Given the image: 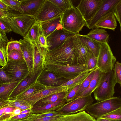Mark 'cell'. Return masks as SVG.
Masks as SVG:
<instances>
[{
  "label": "cell",
  "mask_w": 121,
  "mask_h": 121,
  "mask_svg": "<svg viewBox=\"0 0 121 121\" xmlns=\"http://www.w3.org/2000/svg\"><path fill=\"white\" fill-rule=\"evenodd\" d=\"M73 37L69 38L57 48L49 50L44 63H53L67 65L77 64L73 45Z\"/></svg>",
  "instance_id": "obj_1"
},
{
  "label": "cell",
  "mask_w": 121,
  "mask_h": 121,
  "mask_svg": "<svg viewBox=\"0 0 121 121\" xmlns=\"http://www.w3.org/2000/svg\"><path fill=\"white\" fill-rule=\"evenodd\" d=\"M9 25L12 31L24 37L35 22L34 17L9 11L0 18Z\"/></svg>",
  "instance_id": "obj_2"
},
{
  "label": "cell",
  "mask_w": 121,
  "mask_h": 121,
  "mask_svg": "<svg viewBox=\"0 0 121 121\" xmlns=\"http://www.w3.org/2000/svg\"><path fill=\"white\" fill-rule=\"evenodd\" d=\"M61 23L66 30L75 34H78L87 22L82 15L74 6L63 12L61 15Z\"/></svg>",
  "instance_id": "obj_3"
},
{
  "label": "cell",
  "mask_w": 121,
  "mask_h": 121,
  "mask_svg": "<svg viewBox=\"0 0 121 121\" xmlns=\"http://www.w3.org/2000/svg\"><path fill=\"white\" fill-rule=\"evenodd\" d=\"M116 83L113 69L108 72H102L99 84L93 92L95 99L99 102L113 97Z\"/></svg>",
  "instance_id": "obj_4"
},
{
  "label": "cell",
  "mask_w": 121,
  "mask_h": 121,
  "mask_svg": "<svg viewBox=\"0 0 121 121\" xmlns=\"http://www.w3.org/2000/svg\"><path fill=\"white\" fill-rule=\"evenodd\" d=\"M120 108H121V98L116 97L92 104L86 110L92 117L97 119Z\"/></svg>",
  "instance_id": "obj_5"
},
{
  "label": "cell",
  "mask_w": 121,
  "mask_h": 121,
  "mask_svg": "<svg viewBox=\"0 0 121 121\" xmlns=\"http://www.w3.org/2000/svg\"><path fill=\"white\" fill-rule=\"evenodd\" d=\"M44 68L68 81L86 70L85 65L78 64L67 65L53 63H44Z\"/></svg>",
  "instance_id": "obj_6"
},
{
  "label": "cell",
  "mask_w": 121,
  "mask_h": 121,
  "mask_svg": "<svg viewBox=\"0 0 121 121\" xmlns=\"http://www.w3.org/2000/svg\"><path fill=\"white\" fill-rule=\"evenodd\" d=\"M116 61L108 43H101L97 57V67L102 72H110L113 69Z\"/></svg>",
  "instance_id": "obj_7"
},
{
  "label": "cell",
  "mask_w": 121,
  "mask_h": 121,
  "mask_svg": "<svg viewBox=\"0 0 121 121\" xmlns=\"http://www.w3.org/2000/svg\"><path fill=\"white\" fill-rule=\"evenodd\" d=\"M2 67L6 74L15 81H20L30 72L24 60L16 61L8 59L6 64Z\"/></svg>",
  "instance_id": "obj_8"
},
{
  "label": "cell",
  "mask_w": 121,
  "mask_h": 121,
  "mask_svg": "<svg viewBox=\"0 0 121 121\" xmlns=\"http://www.w3.org/2000/svg\"><path fill=\"white\" fill-rule=\"evenodd\" d=\"M94 101L90 95L67 102L56 111L63 115L75 113L86 110Z\"/></svg>",
  "instance_id": "obj_9"
},
{
  "label": "cell",
  "mask_w": 121,
  "mask_h": 121,
  "mask_svg": "<svg viewBox=\"0 0 121 121\" xmlns=\"http://www.w3.org/2000/svg\"><path fill=\"white\" fill-rule=\"evenodd\" d=\"M63 13L49 0H45L34 17L39 22L41 23L61 15Z\"/></svg>",
  "instance_id": "obj_10"
},
{
  "label": "cell",
  "mask_w": 121,
  "mask_h": 121,
  "mask_svg": "<svg viewBox=\"0 0 121 121\" xmlns=\"http://www.w3.org/2000/svg\"><path fill=\"white\" fill-rule=\"evenodd\" d=\"M44 69V68L40 67L36 71L29 72L25 78L19 82L10 95L9 100L13 99L36 82Z\"/></svg>",
  "instance_id": "obj_11"
},
{
  "label": "cell",
  "mask_w": 121,
  "mask_h": 121,
  "mask_svg": "<svg viewBox=\"0 0 121 121\" xmlns=\"http://www.w3.org/2000/svg\"><path fill=\"white\" fill-rule=\"evenodd\" d=\"M76 34L66 30L63 27L56 29L47 38L49 50L57 48L67 39L74 36Z\"/></svg>",
  "instance_id": "obj_12"
},
{
  "label": "cell",
  "mask_w": 121,
  "mask_h": 121,
  "mask_svg": "<svg viewBox=\"0 0 121 121\" xmlns=\"http://www.w3.org/2000/svg\"><path fill=\"white\" fill-rule=\"evenodd\" d=\"M103 0H82L76 8L87 22L93 17Z\"/></svg>",
  "instance_id": "obj_13"
},
{
  "label": "cell",
  "mask_w": 121,
  "mask_h": 121,
  "mask_svg": "<svg viewBox=\"0 0 121 121\" xmlns=\"http://www.w3.org/2000/svg\"><path fill=\"white\" fill-rule=\"evenodd\" d=\"M68 86H46L44 88L35 94L22 100L26 101L32 106L40 100L51 95L69 90Z\"/></svg>",
  "instance_id": "obj_14"
},
{
  "label": "cell",
  "mask_w": 121,
  "mask_h": 121,
  "mask_svg": "<svg viewBox=\"0 0 121 121\" xmlns=\"http://www.w3.org/2000/svg\"><path fill=\"white\" fill-rule=\"evenodd\" d=\"M119 0H103L95 14L89 21L87 22L86 27L92 29L96 23L108 13L112 10Z\"/></svg>",
  "instance_id": "obj_15"
},
{
  "label": "cell",
  "mask_w": 121,
  "mask_h": 121,
  "mask_svg": "<svg viewBox=\"0 0 121 121\" xmlns=\"http://www.w3.org/2000/svg\"><path fill=\"white\" fill-rule=\"evenodd\" d=\"M37 81L46 86H61L68 81L45 69L39 77Z\"/></svg>",
  "instance_id": "obj_16"
},
{
  "label": "cell",
  "mask_w": 121,
  "mask_h": 121,
  "mask_svg": "<svg viewBox=\"0 0 121 121\" xmlns=\"http://www.w3.org/2000/svg\"><path fill=\"white\" fill-rule=\"evenodd\" d=\"M73 43L78 64L86 66L89 49L79 39L77 34L73 37Z\"/></svg>",
  "instance_id": "obj_17"
},
{
  "label": "cell",
  "mask_w": 121,
  "mask_h": 121,
  "mask_svg": "<svg viewBox=\"0 0 121 121\" xmlns=\"http://www.w3.org/2000/svg\"><path fill=\"white\" fill-rule=\"evenodd\" d=\"M33 46L34 71L39 67L44 68V64L47 53L49 50L48 47H42L39 45Z\"/></svg>",
  "instance_id": "obj_18"
},
{
  "label": "cell",
  "mask_w": 121,
  "mask_h": 121,
  "mask_svg": "<svg viewBox=\"0 0 121 121\" xmlns=\"http://www.w3.org/2000/svg\"><path fill=\"white\" fill-rule=\"evenodd\" d=\"M21 47L23 56L30 72L34 71V64L33 46L24 39H20Z\"/></svg>",
  "instance_id": "obj_19"
},
{
  "label": "cell",
  "mask_w": 121,
  "mask_h": 121,
  "mask_svg": "<svg viewBox=\"0 0 121 121\" xmlns=\"http://www.w3.org/2000/svg\"><path fill=\"white\" fill-rule=\"evenodd\" d=\"M21 7L23 14L34 17L37 14L45 0H22Z\"/></svg>",
  "instance_id": "obj_20"
},
{
  "label": "cell",
  "mask_w": 121,
  "mask_h": 121,
  "mask_svg": "<svg viewBox=\"0 0 121 121\" xmlns=\"http://www.w3.org/2000/svg\"><path fill=\"white\" fill-rule=\"evenodd\" d=\"M117 25V19L112 9L101 18L95 24L92 29L101 28L114 31Z\"/></svg>",
  "instance_id": "obj_21"
},
{
  "label": "cell",
  "mask_w": 121,
  "mask_h": 121,
  "mask_svg": "<svg viewBox=\"0 0 121 121\" xmlns=\"http://www.w3.org/2000/svg\"><path fill=\"white\" fill-rule=\"evenodd\" d=\"M40 23L47 39V37L55 30L63 27L61 23V15Z\"/></svg>",
  "instance_id": "obj_22"
},
{
  "label": "cell",
  "mask_w": 121,
  "mask_h": 121,
  "mask_svg": "<svg viewBox=\"0 0 121 121\" xmlns=\"http://www.w3.org/2000/svg\"><path fill=\"white\" fill-rule=\"evenodd\" d=\"M40 25V22L36 20L27 33L23 37V39L34 46H36L38 45Z\"/></svg>",
  "instance_id": "obj_23"
},
{
  "label": "cell",
  "mask_w": 121,
  "mask_h": 121,
  "mask_svg": "<svg viewBox=\"0 0 121 121\" xmlns=\"http://www.w3.org/2000/svg\"><path fill=\"white\" fill-rule=\"evenodd\" d=\"M66 102L65 98L62 99L56 102L48 104L43 107L38 108L32 107L31 109V113L38 114L56 111L64 105Z\"/></svg>",
  "instance_id": "obj_24"
},
{
  "label": "cell",
  "mask_w": 121,
  "mask_h": 121,
  "mask_svg": "<svg viewBox=\"0 0 121 121\" xmlns=\"http://www.w3.org/2000/svg\"><path fill=\"white\" fill-rule=\"evenodd\" d=\"M95 118L85 111L72 114L63 115L57 121H95Z\"/></svg>",
  "instance_id": "obj_25"
},
{
  "label": "cell",
  "mask_w": 121,
  "mask_h": 121,
  "mask_svg": "<svg viewBox=\"0 0 121 121\" xmlns=\"http://www.w3.org/2000/svg\"><path fill=\"white\" fill-rule=\"evenodd\" d=\"M85 35L101 43H108L109 39V34L104 29L101 28L92 29Z\"/></svg>",
  "instance_id": "obj_26"
},
{
  "label": "cell",
  "mask_w": 121,
  "mask_h": 121,
  "mask_svg": "<svg viewBox=\"0 0 121 121\" xmlns=\"http://www.w3.org/2000/svg\"><path fill=\"white\" fill-rule=\"evenodd\" d=\"M66 91L56 93L50 95L39 101L32 107L38 108L56 102L59 99L65 98L67 94Z\"/></svg>",
  "instance_id": "obj_27"
},
{
  "label": "cell",
  "mask_w": 121,
  "mask_h": 121,
  "mask_svg": "<svg viewBox=\"0 0 121 121\" xmlns=\"http://www.w3.org/2000/svg\"><path fill=\"white\" fill-rule=\"evenodd\" d=\"M102 73V72L97 68L95 69L94 75L89 86L77 98L91 95L97 87L99 84Z\"/></svg>",
  "instance_id": "obj_28"
},
{
  "label": "cell",
  "mask_w": 121,
  "mask_h": 121,
  "mask_svg": "<svg viewBox=\"0 0 121 121\" xmlns=\"http://www.w3.org/2000/svg\"><path fill=\"white\" fill-rule=\"evenodd\" d=\"M46 87V86L37 81L23 92L12 99L15 100H22L37 93Z\"/></svg>",
  "instance_id": "obj_29"
},
{
  "label": "cell",
  "mask_w": 121,
  "mask_h": 121,
  "mask_svg": "<svg viewBox=\"0 0 121 121\" xmlns=\"http://www.w3.org/2000/svg\"><path fill=\"white\" fill-rule=\"evenodd\" d=\"M79 39L88 47L95 56L98 57L101 43L86 36L77 34Z\"/></svg>",
  "instance_id": "obj_30"
},
{
  "label": "cell",
  "mask_w": 121,
  "mask_h": 121,
  "mask_svg": "<svg viewBox=\"0 0 121 121\" xmlns=\"http://www.w3.org/2000/svg\"><path fill=\"white\" fill-rule=\"evenodd\" d=\"M20 81L0 84V99L8 100L10 95Z\"/></svg>",
  "instance_id": "obj_31"
},
{
  "label": "cell",
  "mask_w": 121,
  "mask_h": 121,
  "mask_svg": "<svg viewBox=\"0 0 121 121\" xmlns=\"http://www.w3.org/2000/svg\"><path fill=\"white\" fill-rule=\"evenodd\" d=\"M92 70H85L74 78L69 80L63 84L61 86H68L69 88L68 92L74 87L81 85Z\"/></svg>",
  "instance_id": "obj_32"
},
{
  "label": "cell",
  "mask_w": 121,
  "mask_h": 121,
  "mask_svg": "<svg viewBox=\"0 0 121 121\" xmlns=\"http://www.w3.org/2000/svg\"><path fill=\"white\" fill-rule=\"evenodd\" d=\"M0 0L7 6L8 11L22 14L24 13L23 10L21 7V0Z\"/></svg>",
  "instance_id": "obj_33"
},
{
  "label": "cell",
  "mask_w": 121,
  "mask_h": 121,
  "mask_svg": "<svg viewBox=\"0 0 121 121\" xmlns=\"http://www.w3.org/2000/svg\"><path fill=\"white\" fill-rule=\"evenodd\" d=\"M95 69L90 72L89 74L81 84L76 95L72 101L77 99L88 87L94 75Z\"/></svg>",
  "instance_id": "obj_34"
},
{
  "label": "cell",
  "mask_w": 121,
  "mask_h": 121,
  "mask_svg": "<svg viewBox=\"0 0 121 121\" xmlns=\"http://www.w3.org/2000/svg\"><path fill=\"white\" fill-rule=\"evenodd\" d=\"M63 13L73 6L70 0H49Z\"/></svg>",
  "instance_id": "obj_35"
},
{
  "label": "cell",
  "mask_w": 121,
  "mask_h": 121,
  "mask_svg": "<svg viewBox=\"0 0 121 121\" xmlns=\"http://www.w3.org/2000/svg\"><path fill=\"white\" fill-rule=\"evenodd\" d=\"M97 58L89 49L86 65V70H92L97 68Z\"/></svg>",
  "instance_id": "obj_36"
},
{
  "label": "cell",
  "mask_w": 121,
  "mask_h": 121,
  "mask_svg": "<svg viewBox=\"0 0 121 121\" xmlns=\"http://www.w3.org/2000/svg\"><path fill=\"white\" fill-rule=\"evenodd\" d=\"M63 115L61 114L56 111H51L41 114L31 113L27 118L28 120L34 119L45 117L61 116Z\"/></svg>",
  "instance_id": "obj_37"
},
{
  "label": "cell",
  "mask_w": 121,
  "mask_h": 121,
  "mask_svg": "<svg viewBox=\"0 0 121 121\" xmlns=\"http://www.w3.org/2000/svg\"><path fill=\"white\" fill-rule=\"evenodd\" d=\"M6 48L7 54L12 51L15 50L23 55L21 47V43L19 41L16 40L9 42Z\"/></svg>",
  "instance_id": "obj_38"
},
{
  "label": "cell",
  "mask_w": 121,
  "mask_h": 121,
  "mask_svg": "<svg viewBox=\"0 0 121 121\" xmlns=\"http://www.w3.org/2000/svg\"><path fill=\"white\" fill-rule=\"evenodd\" d=\"M100 118L121 121V108L114 110Z\"/></svg>",
  "instance_id": "obj_39"
},
{
  "label": "cell",
  "mask_w": 121,
  "mask_h": 121,
  "mask_svg": "<svg viewBox=\"0 0 121 121\" xmlns=\"http://www.w3.org/2000/svg\"><path fill=\"white\" fill-rule=\"evenodd\" d=\"M114 15L119 23L121 32V0L115 5L112 9Z\"/></svg>",
  "instance_id": "obj_40"
},
{
  "label": "cell",
  "mask_w": 121,
  "mask_h": 121,
  "mask_svg": "<svg viewBox=\"0 0 121 121\" xmlns=\"http://www.w3.org/2000/svg\"><path fill=\"white\" fill-rule=\"evenodd\" d=\"M113 70L116 82L119 84L121 86V63L116 62Z\"/></svg>",
  "instance_id": "obj_41"
},
{
  "label": "cell",
  "mask_w": 121,
  "mask_h": 121,
  "mask_svg": "<svg viewBox=\"0 0 121 121\" xmlns=\"http://www.w3.org/2000/svg\"><path fill=\"white\" fill-rule=\"evenodd\" d=\"M7 55V59L16 61L24 60L23 55L18 51L15 50L12 51Z\"/></svg>",
  "instance_id": "obj_42"
},
{
  "label": "cell",
  "mask_w": 121,
  "mask_h": 121,
  "mask_svg": "<svg viewBox=\"0 0 121 121\" xmlns=\"http://www.w3.org/2000/svg\"><path fill=\"white\" fill-rule=\"evenodd\" d=\"M38 44V45L41 46L48 47L47 42V39L45 36L44 32L40 23L39 33Z\"/></svg>",
  "instance_id": "obj_43"
},
{
  "label": "cell",
  "mask_w": 121,
  "mask_h": 121,
  "mask_svg": "<svg viewBox=\"0 0 121 121\" xmlns=\"http://www.w3.org/2000/svg\"><path fill=\"white\" fill-rule=\"evenodd\" d=\"M8 59L6 48L0 47V65L3 67L7 64Z\"/></svg>",
  "instance_id": "obj_44"
},
{
  "label": "cell",
  "mask_w": 121,
  "mask_h": 121,
  "mask_svg": "<svg viewBox=\"0 0 121 121\" xmlns=\"http://www.w3.org/2000/svg\"><path fill=\"white\" fill-rule=\"evenodd\" d=\"M0 84L8 83L15 81L10 78L5 73L3 67L0 69Z\"/></svg>",
  "instance_id": "obj_45"
},
{
  "label": "cell",
  "mask_w": 121,
  "mask_h": 121,
  "mask_svg": "<svg viewBox=\"0 0 121 121\" xmlns=\"http://www.w3.org/2000/svg\"><path fill=\"white\" fill-rule=\"evenodd\" d=\"M80 85L74 87L69 92H67V94L65 98L67 102H69L73 99L79 88Z\"/></svg>",
  "instance_id": "obj_46"
},
{
  "label": "cell",
  "mask_w": 121,
  "mask_h": 121,
  "mask_svg": "<svg viewBox=\"0 0 121 121\" xmlns=\"http://www.w3.org/2000/svg\"><path fill=\"white\" fill-rule=\"evenodd\" d=\"M8 42L6 33L0 29V47L6 48Z\"/></svg>",
  "instance_id": "obj_47"
},
{
  "label": "cell",
  "mask_w": 121,
  "mask_h": 121,
  "mask_svg": "<svg viewBox=\"0 0 121 121\" xmlns=\"http://www.w3.org/2000/svg\"><path fill=\"white\" fill-rule=\"evenodd\" d=\"M9 100L10 102L9 104V106L19 108L20 106L22 105H30L27 102L23 101L15 100L13 99Z\"/></svg>",
  "instance_id": "obj_48"
},
{
  "label": "cell",
  "mask_w": 121,
  "mask_h": 121,
  "mask_svg": "<svg viewBox=\"0 0 121 121\" xmlns=\"http://www.w3.org/2000/svg\"><path fill=\"white\" fill-rule=\"evenodd\" d=\"M63 115L57 116L45 117L28 120L29 121H57L60 117Z\"/></svg>",
  "instance_id": "obj_49"
},
{
  "label": "cell",
  "mask_w": 121,
  "mask_h": 121,
  "mask_svg": "<svg viewBox=\"0 0 121 121\" xmlns=\"http://www.w3.org/2000/svg\"><path fill=\"white\" fill-rule=\"evenodd\" d=\"M0 29L2 30L6 33L12 31L8 24L1 19H0Z\"/></svg>",
  "instance_id": "obj_50"
},
{
  "label": "cell",
  "mask_w": 121,
  "mask_h": 121,
  "mask_svg": "<svg viewBox=\"0 0 121 121\" xmlns=\"http://www.w3.org/2000/svg\"><path fill=\"white\" fill-rule=\"evenodd\" d=\"M31 113H30L26 114H20L10 118L9 119H22L26 118Z\"/></svg>",
  "instance_id": "obj_51"
},
{
  "label": "cell",
  "mask_w": 121,
  "mask_h": 121,
  "mask_svg": "<svg viewBox=\"0 0 121 121\" xmlns=\"http://www.w3.org/2000/svg\"><path fill=\"white\" fill-rule=\"evenodd\" d=\"M10 102V100H5L0 99V109L9 106Z\"/></svg>",
  "instance_id": "obj_52"
},
{
  "label": "cell",
  "mask_w": 121,
  "mask_h": 121,
  "mask_svg": "<svg viewBox=\"0 0 121 121\" xmlns=\"http://www.w3.org/2000/svg\"><path fill=\"white\" fill-rule=\"evenodd\" d=\"M16 108L14 107H8L6 108L3 115L7 114H11Z\"/></svg>",
  "instance_id": "obj_53"
},
{
  "label": "cell",
  "mask_w": 121,
  "mask_h": 121,
  "mask_svg": "<svg viewBox=\"0 0 121 121\" xmlns=\"http://www.w3.org/2000/svg\"><path fill=\"white\" fill-rule=\"evenodd\" d=\"M11 114H7L2 115L0 117V121H4L10 119Z\"/></svg>",
  "instance_id": "obj_54"
},
{
  "label": "cell",
  "mask_w": 121,
  "mask_h": 121,
  "mask_svg": "<svg viewBox=\"0 0 121 121\" xmlns=\"http://www.w3.org/2000/svg\"><path fill=\"white\" fill-rule=\"evenodd\" d=\"M21 111L19 108H16L11 114L10 118L20 114Z\"/></svg>",
  "instance_id": "obj_55"
},
{
  "label": "cell",
  "mask_w": 121,
  "mask_h": 121,
  "mask_svg": "<svg viewBox=\"0 0 121 121\" xmlns=\"http://www.w3.org/2000/svg\"><path fill=\"white\" fill-rule=\"evenodd\" d=\"M0 10L8 11L7 6L0 0Z\"/></svg>",
  "instance_id": "obj_56"
},
{
  "label": "cell",
  "mask_w": 121,
  "mask_h": 121,
  "mask_svg": "<svg viewBox=\"0 0 121 121\" xmlns=\"http://www.w3.org/2000/svg\"><path fill=\"white\" fill-rule=\"evenodd\" d=\"M32 106L30 105H22L20 106L19 108L21 111L28 109H31Z\"/></svg>",
  "instance_id": "obj_57"
},
{
  "label": "cell",
  "mask_w": 121,
  "mask_h": 121,
  "mask_svg": "<svg viewBox=\"0 0 121 121\" xmlns=\"http://www.w3.org/2000/svg\"><path fill=\"white\" fill-rule=\"evenodd\" d=\"M98 121H120L99 118L97 119Z\"/></svg>",
  "instance_id": "obj_58"
},
{
  "label": "cell",
  "mask_w": 121,
  "mask_h": 121,
  "mask_svg": "<svg viewBox=\"0 0 121 121\" xmlns=\"http://www.w3.org/2000/svg\"><path fill=\"white\" fill-rule=\"evenodd\" d=\"M31 109H28L23 111L21 112L20 114H26L31 113Z\"/></svg>",
  "instance_id": "obj_59"
},
{
  "label": "cell",
  "mask_w": 121,
  "mask_h": 121,
  "mask_svg": "<svg viewBox=\"0 0 121 121\" xmlns=\"http://www.w3.org/2000/svg\"><path fill=\"white\" fill-rule=\"evenodd\" d=\"M7 107H4L0 109V117L3 114L5 109Z\"/></svg>",
  "instance_id": "obj_60"
},
{
  "label": "cell",
  "mask_w": 121,
  "mask_h": 121,
  "mask_svg": "<svg viewBox=\"0 0 121 121\" xmlns=\"http://www.w3.org/2000/svg\"><path fill=\"white\" fill-rule=\"evenodd\" d=\"M22 119H9L4 121H19Z\"/></svg>",
  "instance_id": "obj_61"
},
{
  "label": "cell",
  "mask_w": 121,
  "mask_h": 121,
  "mask_svg": "<svg viewBox=\"0 0 121 121\" xmlns=\"http://www.w3.org/2000/svg\"><path fill=\"white\" fill-rule=\"evenodd\" d=\"M19 121H29L26 118L22 119Z\"/></svg>",
  "instance_id": "obj_62"
},
{
  "label": "cell",
  "mask_w": 121,
  "mask_h": 121,
  "mask_svg": "<svg viewBox=\"0 0 121 121\" xmlns=\"http://www.w3.org/2000/svg\"><path fill=\"white\" fill-rule=\"evenodd\" d=\"M97 121V120L96 119V121Z\"/></svg>",
  "instance_id": "obj_63"
}]
</instances>
